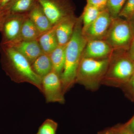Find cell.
<instances>
[{
    "label": "cell",
    "instance_id": "1",
    "mask_svg": "<svg viewBox=\"0 0 134 134\" xmlns=\"http://www.w3.org/2000/svg\"><path fill=\"white\" fill-rule=\"evenodd\" d=\"M2 69L12 81L29 83L42 92V78L34 71L31 65L23 55L8 46L0 45Z\"/></svg>",
    "mask_w": 134,
    "mask_h": 134
},
{
    "label": "cell",
    "instance_id": "2",
    "mask_svg": "<svg viewBox=\"0 0 134 134\" xmlns=\"http://www.w3.org/2000/svg\"><path fill=\"white\" fill-rule=\"evenodd\" d=\"M82 29L81 19L77 18L72 37L66 45L65 66L60 76L65 93L75 83L77 72L87 43Z\"/></svg>",
    "mask_w": 134,
    "mask_h": 134
},
{
    "label": "cell",
    "instance_id": "3",
    "mask_svg": "<svg viewBox=\"0 0 134 134\" xmlns=\"http://www.w3.org/2000/svg\"><path fill=\"white\" fill-rule=\"evenodd\" d=\"M110 58H82L77 72L75 83L83 85L92 91L98 90L106 74Z\"/></svg>",
    "mask_w": 134,
    "mask_h": 134
},
{
    "label": "cell",
    "instance_id": "4",
    "mask_svg": "<svg viewBox=\"0 0 134 134\" xmlns=\"http://www.w3.org/2000/svg\"><path fill=\"white\" fill-rule=\"evenodd\" d=\"M133 62L128 54L125 57L119 54V50H114L102 84L117 87L128 82L134 75Z\"/></svg>",
    "mask_w": 134,
    "mask_h": 134
},
{
    "label": "cell",
    "instance_id": "5",
    "mask_svg": "<svg viewBox=\"0 0 134 134\" xmlns=\"http://www.w3.org/2000/svg\"><path fill=\"white\" fill-rule=\"evenodd\" d=\"M134 36L129 21L120 17L113 19L105 40L114 50L129 48Z\"/></svg>",
    "mask_w": 134,
    "mask_h": 134
},
{
    "label": "cell",
    "instance_id": "6",
    "mask_svg": "<svg viewBox=\"0 0 134 134\" xmlns=\"http://www.w3.org/2000/svg\"><path fill=\"white\" fill-rule=\"evenodd\" d=\"M53 25L74 15L71 0H37Z\"/></svg>",
    "mask_w": 134,
    "mask_h": 134
},
{
    "label": "cell",
    "instance_id": "7",
    "mask_svg": "<svg viewBox=\"0 0 134 134\" xmlns=\"http://www.w3.org/2000/svg\"><path fill=\"white\" fill-rule=\"evenodd\" d=\"M28 13H10L5 19L1 33L2 40L0 45L10 46L20 40L22 25Z\"/></svg>",
    "mask_w": 134,
    "mask_h": 134
},
{
    "label": "cell",
    "instance_id": "8",
    "mask_svg": "<svg viewBox=\"0 0 134 134\" xmlns=\"http://www.w3.org/2000/svg\"><path fill=\"white\" fill-rule=\"evenodd\" d=\"M42 92L47 103H65L64 93L60 77L52 71L42 78Z\"/></svg>",
    "mask_w": 134,
    "mask_h": 134
},
{
    "label": "cell",
    "instance_id": "9",
    "mask_svg": "<svg viewBox=\"0 0 134 134\" xmlns=\"http://www.w3.org/2000/svg\"><path fill=\"white\" fill-rule=\"evenodd\" d=\"M113 19L107 9L103 10L91 24L82 30V34L87 41L95 40H105Z\"/></svg>",
    "mask_w": 134,
    "mask_h": 134
},
{
    "label": "cell",
    "instance_id": "10",
    "mask_svg": "<svg viewBox=\"0 0 134 134\" xmlns=\"http://www.w3.org/2000/svg\"><path fill=\"white\" fill-rule=\"evenodd\" d=\"M113 49L108 42L103 40L87 41L84 49L82 58L104 59L110 58Z\"/></svg>",
    "mask_w": 134,
    "mask_h": 134
},
{
    "label": "cell",
    "instance_id": "11",
    "mask_svg": "<svg viewBox=\"0 0 134 134\" xmlns=\"http://www.w3.org/2000/svg\"><path fill=\"white\" fill-rule=\"evenodd\" d=\"M9 47L23 55L31 65L40 55L44 53L37 40H21Z\"/></svg>",
    "mask_w": 134,
    "mask_h": 134
},
{
    "label": "cell",
    "instance_id": "12",
    "mask_svg": "<svg viewBox=\"0 0 134 134\" xmlns=\"http://www.w3.org/2000/svg\"><path fill=\"white\" fill-rule=\"evenodd\" d=\"M77 18L75 15L68 17L57 24L56 34L59 45L66 46L72 37Z\"/></svg>",
    "mask_w": 134,
    "mask_h": 134
},
{
    "label": "cell",
    "instance_id": "13",
    "mask_svg": "<svg viewBox=\"0 0 134 134\" xmlns=\"http://www.w3.org/2000/svg\"><path fill=\"white\" fill-rule=\"evenodd\" d=\"M28 16L41 33L47 31L53 26L38 2L28 13Z\"/></svg>",
    "mask_w": 134,
    "mask_h": 134
},
{
    "label": "cell",
    "instance_id": "14",
    "mask_svg": "<svg viewBox=\"0 0 134 134\" xmlns=\"http://www.w3.org/2000/svg\"><path fill=\"white\" fill-rule=\"evenodd\" d=\"M57 24L47 31L44 32L37 40L43 53L49 54L59 46L58 38L56 34Z\"/></svg>",
    "mask_w": 134,
    "mask_h": 134
},
{
    "label": "cell",
    "instance_id": "15",
    "mask_svg": "<svg viewBox=\"0 0 134 134\" xmlns=\"http://www.w3.org/2000/svg\"><path fill=\"white\" fill-rule=\"evenodd\" d=\"M31 65L34 71L42 78L53 70L50 55L45 53L40 55Z\"/></svg>",
    "mask_w": 134,
    "mask_h": 134
},
{
    "label": "cell",
    "instance_id": "16",
    "mask_svg": "<svg viewBox=\"0 0 134 134\" xmlns=\"http://www.w3.org/2000/svg\"><path fill=\"white\" fill-rule=\"evenodd\" d=\"M66 47V45H59L49 54L52 64V71L60 76L65 66Z\"/></svg>",
    "mask_w": 134,
    "mask_h": 134
},
{
    "label": "cell",
    "instance_id": "17",
    "mask_svg": "<svg viewBox=\"0 0 134 134\" xmlns=\"http://www.w3.org/2000/svg\"><path fill=\"white\" fill-rule=\"evenodd\" d=\"M42 34L28 16L22 25L19 41L37 40Z\"/></svg>",
    "mask_w": 134,
    "mask_h": 134
},
{
    "label": "cell",
    "instance_id": "18",
    "mask_svg": "<svg viewBox=\"0 0 134 134\" xmlns=\"http://www.w3.org/2000/svg\"><path fill=\"white\" fill-rule=\"evenodd\" d=\"M37 2V0H11L5 9L13 14L29 13Z\"/></svg>",
    "mask_w": 134,
    "mask_h": 134
},
{
    "label": "cell",
    "instance_id": "19",
    "mask_svg": "<svg viewBox=\"0 0 134 134\" xmlns=\"http://www.w3.org/2000/svg\"><path fill=\"white\" fill-rule=\"evenodd\" d=\"M104 10L99 9L92 5L86 4L82 14L80 17L82 20V30L86 29L93 23Z\"/></svg>",
    "mask_w": 134,
    "mask_h": 134
},
{
    "label": "cell",
    "instance_id": "20",
    "mask_svg": "<svg viewBox=\"0 0 134 134\" xmlns=\"http://www.w3.org/2000/svg\"><path fill=\"white\" fill-rule=\"evenodd\" d=\"M127 0H107L106 8L113 19L119 17Z\"/></svg>",
    "mask_w": 134,
    "mask_h": 134
},
{
    "label": "cell",
    "instance_id": "21",
    "mask_svg": "<svg viewBox=\"0 0 134 134\" xmlns=\"http://www.w3.org/2000/svg\"><path fill=\"white\" fill-rule=\"evenodd\" d=\"M58 124L50 119L46 120L39 128L38 134H56Z\"/></svg>",
    "mask_w": 134,
    "mask_h": 134
},
{
    "label": "cell",
    "instance_id": "22",
    "mask_svg": "<svg viewBox=\"0 0 134 134\" xmlns=\"http://www.w3.org/2000/svg\"><path fill=\"white\" fill-rule=\"evenodd\" d=\"M134 15V0H127L119 17L129 21Z\"/></svg>",
    "mask_w": 134,
    "mask_h": 134
},
{
    "label": "cell",
    "instance_id": "23",
    "mask_svg": "<svg viewBox=\"0 0 134 134\" xmlns=\"http://www.w3.org/2000/svg\"><path fill=\"white\" fill-rule=\"evenodd\" d=\"M108 128L117 134H134L133 132L127 129L123 124H117Z\"/></svg>",
    "mask_w": 134,
    "mask_h": 134
},
{
    "label": "cell",
    "instance_id": "24",
    "mask_svg": "<svg viewBox=\"0 0 134 134\" xmlns=\"http://www.w3.org/2000/svg\"><path fill=\"white\" fill-rule=\"evenodd\" d=\"M107 0H87V4L104 10L106 9Z\"/></svg>",
    "mask_w": 134,
    "mask_h": 134
},
{
    "label": "cell",
    "instance_id": "25",
    "mask_svg": "<svg viewBox=\"0 0 134 134\" xmlns=\"http://www.w3.org/2000/svg\"><path fill=\"white\" fill-rule=\"evenodd\" d=\"M9 13V11L7 9H0V32L2 29L5 19Z\"/></svg>",
    "mask_w": 134,
    "mask_h": 134
},
{
    "label": "cell",
    "instance_id": "26",
    "mask_svg": "<svg viewBox=\"0 0 134 134\" xmlns=\"http://www.w3.org/2000/svg\"><path fill=\"white\" fill-rule=\"evenodd\" d=\"M123 125L127 129L134 133V116L128 122Z\"/></svg>",
    "mask_w": 134,
    "mask_h": 134
},
{
    "label": "cell",
    "instance_id": "27",
    "mask_svg": "<svg viewBox=\"0 0 134 134\" xmlns=\"http://www.w3.org/2000/svg\"><path fill=\"white\" fill-rule=\"evenodd\" d=\"M129 56L131 59L134 62V38L129 48Z\"/></svg>",
    "mask_w": 134,
    "mask_h": 134
},
{
    "label": "cell",
    "instance_id": "28",
    "mask_svg": "<svg viewBox=\"0 0 134 134\" xmlns=\"http://www.w3.org/2000/svg\"><path fill=\"white\" fill-rule=\"evenodd\" d=\"M11 1V0H1V2L0 4V9H4Z\"/></svg>",
    "mask_w": 134,
    "mask_h": 134
},
{
    "label": "cell",
    "instance_id": "29",
    "mask_svg": "<svg viewBox=\"0 0 134 134\" xmlns=\"http://www.w3.org/2000/svg\"><path fill=\"white\" fill-rule=\"evenodd\" d=\"M97 134H117L111 131L108 128L98 132Z\"/></svg>",
    "mask_w": 134,
    "mask_h": 134
},
{
    "label": "cell",
    "instance_id": "30",
    "mask_svg": "<svg viewBox=\"0 0 134 134\" xmlns=\"http://www.w3.org/2000/svg\"><path fill=\"white\" fill-rule=\"evenodd\" d=\"M128 21H129L130 24V26H131V28H132V31H133L134 36V15Z\"/></svg>",
    "mask_w": 134,
    "mask_h": 134
},
{
    "label": "cell",
    "instance_id": "31",
    "mask_svg": "<svg viewBox=\"0 0 134 134\" xmlns=\"http://www.w3.org/2000/svg\"><path fill=\"white\" fill-rule=\"evenodd\" d=\"M129 82H130V85L132 86L133 91L134 92V75Z\"/></svg>",
    "mask_w": 134,
    "mask_h": 134
},
{
    "label": "cell",
    "instance_id": "32",
    "mask_svg": "<svg viewBox=\"0 0 134 134\" xmlns=\"http://www.w3.org/2000/svg\"><path fill=\"white\" fill-rule=\"evenodd\" d=\"M1 0H0V4H1Z\"/></svg>",
    "mask_w": 134,
    "mask_h": 134
},
{
    "label": "cell",
    "instance_id": "33",
    "mask_svg": "<svg viewBox=\"0 0 134 134\" xmlns=\"http://www.w3.org/2000/svg\"><path fill=\"white\" fill-rule=\"evenodd\" d=\"M133 64H134V62H133Z\"/></svg>",
    "mask_w": 134,
    "mask_h": 134
},
{
    "label": "cell",
    "instance_id": "34",
    "mask_svg": "<svg viewBox=\"0 0 134 134\" xmlns=\"http://www.w3.org/2000/svg\"></svg>",
    "mask_w": 134,
    "mask_h": 134
}]
</instances>
